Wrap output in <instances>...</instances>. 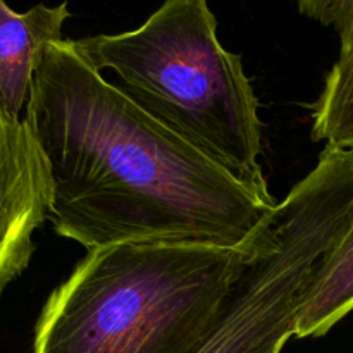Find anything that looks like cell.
Instances as JSON below:
<instances>
[{"label": "cell", "instance_id": "6da1fadb", "mask_svg": "<svg viewBox=\"0 0 353 353\" xmlns=\"http://www.w3.org/2000/svg\"><path fill=\"white\" fill-rule=\"evenodd\" d=\"M23 119L50 176L52 228L88 252L236 248L278 203L143 112L74 40L45 47Z\"/></svg>", "mask_w": 353, "mask_h": 353}, {"label": "cell", "instance_id": "7a4b0ae2", "mask_svg": "<svg viewBox=\"0 0 353 353\" xmlns=\"http://www.w3.org/2000/svg\"><path fill=\"white\" fill-rule=\"evenodd\" d=\"M74 47L143 112L261 192L259 99L241 57L217 37L209 0H164L137 30Z\"/></svg>", "mask_w": 353, "mask_h": 353}, {"label": "cell", "instance_id": "3957f363", "mask_svg": "<svg viewBox=\"0 0 353 353\" xmlns=\"http://www.w3.org/2000/svg\"><path fill=\"white\" fill-rule=\"evenodd\" d=\"M245 255L247 241L88 252L45 302L33 353H192Z\"/></svg>", "mask_w": 353, "mask_h": 353}, {"label": "cell", "instance_id": "277c9868", "mask_svg": "<svg viewBox=\"0 0 353 353\" xmlns=\"http://www.w3.org/2000/svg\"><path fill=\"white\" fill-rule=\"evenodd\" d=\"M50 176L24 119L0 103V296L30 265L33 234L48 219Z\"/></svg>", "mask_w": 353, "mask_h": 353}, {"label": "cell", "instance_id": "5b68a950", "mask_svg": "<svg viewBox=\"0 0 353 353\" xmlns=\"http://www.w3.org/2000/svg\"><path fill=\"white\" fill-rule=\"evenodd\" d=\"M69 16L68 2L16 12L0 0V103L14 119H23L45 47L64 40L62 26Z\"/></svg>", "mask_w": 353, "mask_h": 353}, {"label": "cell", "instance_id": "8992f818", "mask_svg": "<svg viewBox=\"0 0 353 353\" xmlns=\"http://www.w3.org/2000/svg\"><path fill=\"white\" fill-rule=\"evenodd\" d=\"M353 310V224L327 259L300 316L296 338L324 336Z\"/></svg>", "mask_w": 353, "mask_h": 353}, {"label": "cell", "instance_id": "52a82bcc", "mask_svg": "<svg viewBox=\"0 0 353 353\" xmlns=\"http://www.w3.org/2000/svg\"><path fill=\"white\" fill-rule=\"evenodd\" d=\"M310 109L314 140L353 150V52L341 55L331 68Z\"/></svg>", "mask_w": 353, "mask_h": 353}, {"label": "cell", "instance_id": "ba28073f", "mask_svg": "<svg viewBox=\"0 0 353 353\" xmlns=\"http://www.w3.org/2000/svg\"><path fill=\"white\" fill-rule=\"evenodd\" d=\"M299 10L340 37V57L353 52V0H296Z\"/></svg>", "mask_w": 353, "mask_h": 353}]
</instances>
